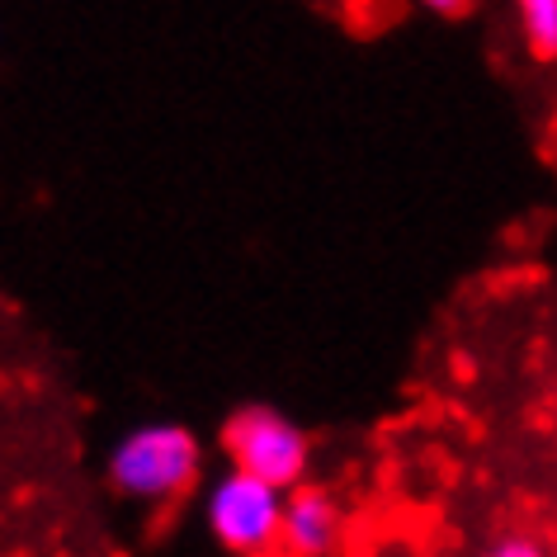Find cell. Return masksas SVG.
Instances as JSON below:
<instances>
[{
	"instance_id": "obj_4",
	"label": "cell",
	"mask_w": 557,
	"mask_h": 557,
	"mask_svg": "<svg viewBox=\"0 0 557 557\" xmlns=\"http://www.w3.org/2000/svg\"><path fill=\"white\" fill-rule=\"evenodd\" d=\"M345 534V515L326 492L317 486H288L284 496V529H278V548L298 553V557H322L336 553Z\"/></svg>"
},
{
	"instance_id": "obj_3",
	"label": "cell",
	"mask_w": 557,
	"mask_h": 557,
	"mask_svg": "<svg viewBox=\"0 0 557 557\" xmlns=\"http://www.w3.org/2000/svg\"><path fill=\"white\" fill-rule=\"evenodd\" d=\"M227 454L236 468L274 486H298L308 472V435L270 407H246L227 421Z\"/></svg>"
},
{
	"instance_id": "obj_5",
	"label": "cell",
	"mask_w": 557,
	"mask_h": 557,
	"mask_svg": "<svg viewBox=\"0 0 557 557\" xmlns=\"http://www.w3.org/2000/svg\"><path fill=\"white\" fill-rule=\"evenodd\" d=\"M520 24L534 58H557V0H520Z\"/></svg>"
},
{
	"instance_id": "obj_7",
	"label": "cell",
	"mask_w": 557,
	"mask_h": 557,
	"mask_svg": "<svg viewBox=\"0 0 557 557\" xmlns=\"http://www.w3.org/2000/svg\"><path fill=\"white\" fill-rule=\"evenodd\" d=\"M468 5H472V0H425V10H435V15H444V20L468 15Z\"/></svg>"
},
{
	"instance_id": "obj_1",
	"label": "cell",
	"mask_w": 557,
	"mask_h": 557,
	"mask_svg": "<svg viewBox=\"0 0 557 557\" xmlns=\"http://www.w3.org/2000/svg\"><path fill=\"white\" fill-rule=\"evenodd\" d=\"M199 440L185 425H137L109 454V482L133 500H175L199 478Z\"/></svg>"
},
{
	"instance_id": "obj_2",
	"label": "cell",
	"mask_w": 557,
	"mask_h": 557,
	"mask_svg": "<svg viewBox=\"0 0 557 557\" xmlns=\"http://www.w3.org/2000/svg\"><path fill=\"white\" fill-rule=\"evenodd\" d=\"M284 486L232 468L208 496V529L227 553H270L278 548V529H284Z\"/></svg>"
},
{
	"instance_id": "obj_6",
	"label": "cell",
	"mask_w": 557,
	"mask_h": 557,
	"mask_svg": "<svg viewBox=\"0 0 557 557\" xmlns=\"http://www.w3.org/2000/svg\"><path fill=\"white\" fill-rule=\"evenodd\" d=\"M492 553L496 557H539L543 543H534V539H500V543H492Z\"/></svg>"
}]
</instances>
